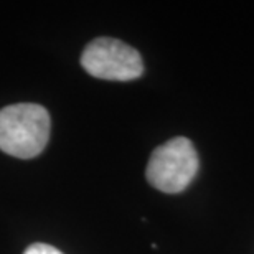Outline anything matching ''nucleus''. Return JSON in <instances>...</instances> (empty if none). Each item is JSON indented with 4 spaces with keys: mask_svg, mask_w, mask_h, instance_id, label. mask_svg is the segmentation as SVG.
I'll use <instances>...</instances> for the list:
<instances>
[{
    "mask_svg": "<svg viewBox=\"0 0 254 254\" xmlns=\"http://www.w3.org/2000/svg\"><path fill=\"white\" fill-rule=\"evenodd\" d=\"M23 254H63L58 248H55L52 245H45V243H33L30 245Z\"/></svg>",
    "mask_w": 254,
    "mask_h": 254,
    "instance_id": "obj_4",
    "label": "nucleus"
},
{
    "mask_svg": "<svg viewBox=\"0 0 254 254\" xmlns=\"http://www.w3.org/2000/svg\"><path fill=\"white\" fill-rule=\"evenodd\" d=\"M81 66L94 78L132 81L144 73V62L135 48L116 38H96L81 55Z\"/></svg>",
    "mask_w": 254,
    "mask_h": 254,
    "instance_id": "obj_3",
    "label": "nucleus"
},
{
    "mask_svg": "<svg viewBox=\"0 0 254 254\" xmlns=\"http://www.w3.org/2000/svg\"><path fill=\"white\" fill-rule=\"evenodd\" d=\"M50 129V114L43 106H7L0 109V150L17 159H33L47 147Z\"/></svg>",
    "mask_w": 254,
    "mask_h": 254,
    "instance_id": "obj_1",
    "label": "nucleus"
},
{
    "mask_svg": "<svg viewBox=\"0 0 254 254\" xmlns=\"http://www.w3.org/2000/svg\"><path fill=\"white\" fill-rule=\"evenodd\" d=\"M200 169L195 145L187 137H175L152 152L145 169L147 182L164 193H180Z\"/></svg>",
    "mask_w": 254,
    "mask_h": 254,
    "instance_id": "obj_2",
    "label": "nucleus"
}]
</instances>
